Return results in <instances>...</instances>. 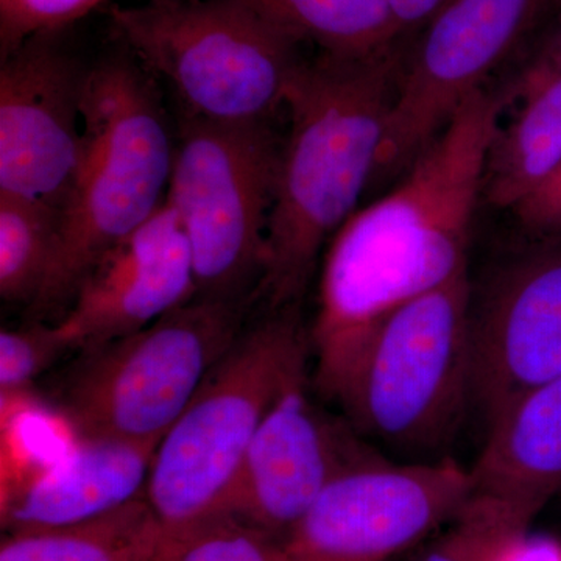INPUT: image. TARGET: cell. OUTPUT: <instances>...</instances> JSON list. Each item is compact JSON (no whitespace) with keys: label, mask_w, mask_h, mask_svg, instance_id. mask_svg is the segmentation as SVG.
Returning <instances> with one entry per match:
<instances>
[{"label":"cell","mask_w":561,"mask_h":561,"mask_svg":"<svg viewBox=\"0 0 561 561\" xmlns=\"http://www.w3.org/2000/svg\"><path fill=\"white\" fill-rule=\"evenodd\" d=\"M472 92L389 194L356 210L324 250L311 332L313 386L335 401L387 317L468 273L472 219L502 108Z\"/></svg>","instance_id":"6da1fadb"},{"label":"cell","mask_w":561,"mask_h":561,"mask_svg":"<svg viewBox=\"0 0 561 561\" xmlns=\"http://www.w3.org/2000/svg\"><path fill=\"white\" fill-rule=\"evenodd\" d=\"M404 46L368 58L302 60L284 110L264 276L254 297L268 312L297 308L321 251L370 187L393 105Z\"/></svg>","instance_id":"7a4b0ae2"},{"label":"cell","mask_w":561,"mask_h":561,"mask_svg":"<svg viewBox=\"0 0 561 561\" xmlns=\"http://www.w3.org/2000/svg\"><path fill=\"white\" fill-rule=\"evenodd\" d=\"M175 135L157 80L121 46L88 68L81 153L58 219L49 275L28 311L58 319L103 254L150 219L168 195ZM57 319V320H58Z\"/></svg>","instance_id":"3957f363"},{"label":"cell","mask_w":561,"mask_h":561,"mask_svg":"<svg viewBox=\"0 0 561 561\" xmlns=\"http://www.w3.org/2000/svg\"><path fill=\"white\" fill-rule=\"evenodd\" d=\"M295 311L245 327L161 438L144 496L169 530L224 513L262 421L308 378L311 339Z\"/></svg>","instance_id":"277c9868"},{"label":"cell","mask_w":561,"mask_h":561,"mask_svg":"<svg viewBox=\"0 0 561 561\" xmlns=\"http://www.w3.org/2000/svg\"><path fill=\"white\" fill-rule=\"evenodd\" d=\"M111 31L169 87L181 119L272 124L305 58L300 44L242 0L113 5Z\"/></svg>","instance_id":"5b68a950"},{"label":"cell","mask_w":561,"mask_h":561,"mask_svg":"<svg viewBox=\"0 0 561 561\" xmlns=\"http://www.w3.org/2000/svg\"><path fill=\"white\" fill-rule=\"evenodd\" d=\"M470 273L416 298L376 328L337 401L376 448L437 460L474 402Z\"/></svg>","instance_id":"8992f818"},{"label":"cell","mask_w":561,"mask_h":561,"mask_svg":"<svg viewBox=\"0 0 561 561\" xmlns=\"http://www.w3.org/2000/svg\"><path fill=\"white\" fill-rule=\"evenodd\" d=\"M253 302L195 298L142 330L80 348L49 401L80 440L158 443L245 330Z\"/></svg>","instance_id":"52a82bcc"},{"label":"cell","mask_w":561,"mask_h":561,"mask_svg":"<svg viewBox=\"0 0 561 561\" xmlns=\"http://www.w3.org/2000/svg\"><path fill=\"white\" fill-rule=\"evenodd\" d=\"M280 142L272 124L180 121L165 201L190 242L195 298L254 305Z\"/></svg>","instance_id":"ba28073f"},{"label":"cell","mask_w":561,"mask_h":561,"mask_svg":"<svg viewBox=\"0 0 561 561\" xmlns=\"http://www.w3.org/2000/svg\"><path fill=\"white\" fill-rule=\"evenodd\" d=\"M561 20V0H453L402 51L370 186L401 179L454 113L519 55L534 57Z\"/></svg>","instance_id":"9c48e42d"},{"label":"cell","mask_w":561,"mask_h":561,"mask_svg":"<svg viewBox=\"0 0 561 561\" xmlns=\"http://www.w3.org/2000/svg\"><path fill=\"white\" fill-rule=\"evenodd\" d=\"M474 496L451 457L364 461L343 471L286 537L302 561H390L453 523Z\"/></svg>","instance_id":"30bf717a"},{"label":"cell","mask_w":561,"mask_h":561,"mask_svg":"<svg viewBox=\"0 0 561 561\" xmlns=\"http://www.w3.org/2000/svg\"><path fill=\"white\" fill-rule=\"evenodd\" d=\"M60 32L36 33L0 66V192L58 210L80 160L90 68L62 43Z\"/></svg>","instance_id":"8fae6325"},{"label":"cell","mask_w":561,"mask_h":561,"mask_svg":"<svg viewBox=\"0 0 561 561\" xmlns=\"http://www.w3.org/2000/svg\"><path fill=\"white\" fill-rule=\"evenodd\" d=\"M538 236L472 290L474 404L486 421L561 376V232Z\"/></svg>","instance_id":"7c38bea8"},{"label":"cell","mask_w":561,"mask_h":561,"mask_svg":"<svg viewBox=\"0 0 561 561\" xmlns=\"http://www.w3.org/2000/svg\"><path fill=\"white\" fill-rule=\"evenodd\" d=\"M308 387V378L295 383L262 421L221 513L283 540L337 476L387 456Z\"/></svg>","instance_id":"4fadbf2b"},{"label":"cell","mask_w":561,"mask_h":561,"mask_svg":"<svg viewBox=\"0 0 561 561\" xmlns=\"http://www.w3.org/2000/svg\"><path fill=\"white\" fill-rule=\"evenodd\" d=\"M195 297L190 242L164 201L92 265L55 323L72 350L87 348L142 330Z\"/></svg>","instance_id":"5bb4252c"},{"label":"cell","mask_w":561,"mask_h":561,"mask_svg":"<svg viewBox=\"0 0 561 561\" xmlns=\"http://www.w3.org/2000/svg\"><path fill=\"white\" fill-rule=\"evenodd\" d=\"M158 443L91 438L3 502L7 531L98 518L146 493Z\"/></svg>","instance_id":"9a60e30c"},{"label":"cell","mask_w":561,"mask_h":561,"mask_svg":"<svg viewBox=\"0 0 561 561\" xmlns=\"http://www.w3.org/2000/svg\"><path fill=\"white\" fill-rule=\"evenodd\" d=\"M474 496L526 522L561 493V376L524 391L489 421L471 468Z\"/></svg>","instance_id":"2e32d148"},{"label":"cell","mask_w":561,"mask_h":561,"mask_svg":"<svg viewBox=\"0 0 561 561\" xmlns=\"http://www.w3.org/2000/svg\"><path fill=\"white\" fill-rule=\"evenodd\" d=\"M527 61L518 110L486 154L482 198L497 208H515L561 164V68L540 50Z\"/></svg>","instance_id":"e0dca14e"},{"label":"cell","mask_w":561,"mask_h":561,"mask_svg":"<svg viewBox=\"0 0 561 561\" xmlns=\"http://www.w3.org/2000/svg\"><path fill=\"white\" fill-rule=\"evenodd\" d=\"M171 538L142 494L88 522L7 531L0 561H158Z\"/></svg>","instance_id":"ac0fdd59"},{"label":"cell","mask_w":561,"mask_h":561,"mask_svg":"<svg viewBox=\"0 0 561 561\" xmlns=\"http://www.w3.org/2000/svg\"><path fill=\"white\" fill-rule=\"evenodd\" d=\"M319 54L368 58L404 46L389 0H242Z\"/></svg>","instance_id":"d6986e66"},{"label":"cell","mask_w":561,"mask_h":561,"mask_svg":"<svg viewBox=\"0 0 561 561\" xmlns=\"http://www.w3.org/2000/svg\"><path fill=\"white\" fill-rule=\"evenodd\" d=\"M60 210L0 192V297L31 309L49 275Z\"/></svg>","instance_id":"ffe728a7"},{"label":"cell","mask_w":561,"mask_h":561,"mask_svg":"<svg viewBox=\"0 0 561 561\" xmlns=\"http://www.w3.org/2000/svg\"><path fill=\"white\" fill-rule=\"evenodd\" d=\"M158 561H302L283 538L230 515L214 516L180 531Z\"/></svg>","instance_id":"44dd1931"},{"label":"cell","mask_w":561,"mask_h":561,"mask_svg":"<svg viewBox=\"0 0 561 561\" xmlns=\"http://www.w3.org/2000/svg\"><path fill=\"white\" fill-rule=\"evenodd\" d=\"M529 526L500 502L472 496L451 529L416 561H497L505 542Z\"/></svg>","instance_id":"7402d4cb"},{"label":"cell","mask_w":561,"mask_h":561,"mask_svg":"<svg viewBox=\"0 0 561 561\" xmlns=\"http://www.w3.org/2000/svg\"><path fill=\"white\" fill-rule=\"evenodd\" d=\"M73 351L57 323L33 320L20 328L0 332V391L2 398L24 393L49 371L61 357Z\"/></svg>","instance_id":"603a6c76"},{"label":"cell","mask_w":561,"mask_h":561,"mask_svg":"<svg viewBox=\"0 0 561 561\" xmlns=\"http://www.w3.org/2000/svg\"><path fill=\"white\" fill-rule=\"evenodd\" d=\"M105 0H0V58L43 32H60Z\"/></svg>","instance_id":"cb8c5ba5"},{"label":"cell","mask_w":561,"mask_h":561,"mask_svg":"<svg viewBox=\"0 0 561 561\" xmlns=\"http://www.w3.org/2000/svg\"><path fill=\"white\" fill-rule=\"evenodd\" d=\"M513 210L534 234L561 232V164Z\"/></svg>","instance_id":"d4e9b609"},{"label":"cell","mask_w":561,"mask_h":561,"mask_svg":"<svg viewBox=\"0 0 561 561\" xmlns=\"http://www.w3.org/2000/svg\"><path fill=\"white\" fill-rule=\"evenodd\" d=\"M497 561H561V545L522 530L505 542Z\"/></svg>","instance_id":"484cf974"},{"label":"cell","mask_w":561,"mask_h":561,"mask_svg":"<svg viewBox=\"0 0 561 561\" xmlns=\"http://www.w3.org/2000/svg\"><path fill=\"white\" fill-rule=\"evenodd\" d=\"M405 43L453 0H389Z\"/></svg>","instance_id":"4316f807"},{"label":"cell","mask_w":561,"mask_h":561,"mask_svg":"<svg viewBox=\"0 0 561 561\" xmlns=\"http://www.w3.org/2000/svg\"><path fill=\"white\" fill-rule=\"evenodd\" d=\"M540 51L561 68V20L556 25V28H553L551 35H549V38L542 44Z\"/></svg>","instance_id":"83f0119b"}]
</instances>
